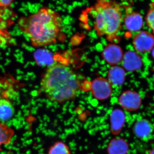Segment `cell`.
Wrapping results in <instances>:
<instances>
[{
  "label": "cell",
  "mask_w": 154,
  "mask_h": 154,
  "mask_svg": "<svg viewBox=\"0 0 154 154\" xmlns=\"http://www.w3.org/2000/svg\"><path fill=\"white\" fill-rule=\"evenodd\" d=\"M94 29L99 37L113 42L118 39L122 20L121 5L115 1L100 0L93 6Z\"/></svg>",
  "instance_id": "obj_3"
},
{
  "label": "cell",
  "mask_w": 154,
  "mask_h": 154,
  "mask_svg": "<svg viewBox=\"0 0 154 154\" xmlns=\"http://www.w3.org/2000/svg\"><path fill=\"white\" fill-rule=\"evenodd\" d=\"M118 102L119 105L125 110L135 111L140 108L142 99L137 92L128 90L124 91L119 96Z\"/></svg>",
  "instance_id": "obj_6"
},
{
  "label": "cell",
  "mask_w": 154,
  "mask_h": 154,
  "mask_svg": "<svg viewBox=\"0 0 154 154\" xmlns=\"http://www.w3.org/2000/svg\"><path fill=\"white\" fill-rule=\"evenodd\" d=\"M125 79V72L121 67L113 66L109 69L108 73V80L111 85H122Z\"/></svg>",
  "instance_id": "obj_15"
},
{
  "label": "cell",
  "mask_w": 154,
  "mask_h": 154,
  "mask_svg": "<svg viewBox=\"0 0 154 154\" xmlns=\"http://www.w3.org/2000/svg\"><path fill=\"white\" fill-rule=\"evenodd\" d=\"M8 32L3 30L2 28H0V44L6 41V38L8 36Z\"/></svg>",
  "instance_id": "obj_19"
},
{
  "label": "cell",
  "mask_w": 154,
  "mask_h": 154,
  "mask_svg": "<svg viewBox=\"0 0 154 154\" xmlns=\"http://www.w3.org/2000/svg\"><path fill=\"white\" fill-rule=\"evenodd\" d=\"M14 134V130L7 125L0 122V150L3 146L10 143Z\"/></svg>",
  "instance_id": "obj_16"
},
{
  "label": "cell",
  "mask_w": 154,
  "mask_h": 154,
  "mask_svg": "<svg viewBox=\"0 0 154 154\" xmlns=\"http://www.w3.org/2000/svg\"><path fill=\"white\" fill-rule=\"evenodd\" d=\"M126 14L124 18L125 28L130 32L139 31L143 26L142 16L137 12L133 11L130 8H126Z\"/></svg>",
  "instance_id": "obj_9"
},
{
  "label": "cell",
  "mask_w": 154,
  "mask_h": 154,
  "mask_svg": "<svg viewBox=\"0 0 154 154\" xmlns=\"http://www.w3.org/2000/svg\"><path fill=\"white\" fill-rule=\"evenodd\" d=\"M18 27L33 47L39 48L55 44L63 28L60 14L48 7L18 19Z\"/></svg>",
  "instance_id": "obj_1"
},
{
  "label": "cell",
  "mask_w": 154,
  "mask_h": 154,
  "mask_svg": "<svg viewBox=\"0 0 154 154\" xmlns=\"http://www.w3.org/2000/svg\"><path fill=\"white\" fill-rule=\"evenodd\" d=\"M129 146L126 141L121 138L112 140L108 145L107 151L109 154H126Z\"/></svg>",
  "instance_id": "obj_14"
},
{
  "label": "cell",
  "mask_w": 154,
  "mask_h": 154,
  "mask_svg": "<svg viewBox=\"0 0 154 154\" xmlns=\"http://www.w3.org/2000/svg\"><path fill=\"white\" fill-rule=\"evenodd\" d=\"M102 56L107 63L115 66L122 61L124 54L123 51L119 45L112 43L107 45L104 48Z\"/></svg>",
  "instance_id": "obj_8"
},
{
  "label": "cell",
  "mask_w": 154,
  "mask_h": 154,
  "mask_svg": "<svg viewBox=\"0 0 154 154\" xmlns=\"http://www.w3.org/2000/svg\"><path fill=\"white\" fill-rule=\"evenodd\" d=\"M48 154H71L68 146L63 142L57 141L49 149Z\"/></svg>",
  "instance_id": "obj_17"
},
{
  "label": "cell",
  "mask_w": 154,
  "mask_h": 154,
  "mask_svg": "<svg viewBox=\"0 0 154 154\" xmlns=\"http://www.w3.org/2000/svg\"><path fill=\"white\" fill-rule=\"evenodd\" d=\"M80 88L75 72L66 65L57 63L47 69L42 78L39 91L50 101L62 104L75 99Z\"/></svg>",
  "instance_id": "obj_2"
},
{
  "label": "cell",
  "mask_w": 154,
  "mask_h": 154,
  "mask_svg": "<svg viewBox=\"0 0 154 154\" xmlns=\"http://www.w3.org/2000/svg\"><path fill=\"white\" fill-rule=\"evenodd\" d=\"M133 131L137 137L141 140L147 141L151 137L154 131V127L147 119H141L135 122Z\"/></svg>",
  "instance_id": "obj_10"
},
{
  "label": "cell",
  "mask_w": 154,
  "mask_h": 154,
  "mask_svg": "<svg viewBox=\"0 0 154 154\" xmlns=\"http://www.w3.org/2000/svg\"><path fill=\"white\" fill-rule=\"evenodd\" d=\"M15 113V108L10 100L0 99V122H5L12 119Z\"/></svg>",
  "instance_id": "obj_13"
},
{
  "label": "cell",
  "mask_w": 154,
  "mask_h": 154,
  "mask_svg": "<svg viewBox=\"0 0 154 154\" xmlns=\"http://www.w3.org/2000/svg\"><path fill=\"white\" fill-rule=\"evenodd\" d=\"M19 82L12 76L0 77V99H6L14 96L17 94Z\"/></svg>",
  "instance_id": "obj_7"
},
{
  "label": "cell",
  "mask_w": 154,
  "mask_h": 154,
  "mask_svg": "<svg viewBox=\"0 0 154 154\" xmlns=\"http://www.w3.org/2000/svg\"><path fill=\"white\" fill-rule=\"evenodd\" d=\"M125 122V115L123 111L115 109L110 116V129L112 133L118 134L121 132Z\"/></svg>",
  "instance_id": "obj_12"
},
{
  "label": "cell",
  "mask_w": 154,
  "mask_h": 154,
  "mask_svg": "<svg viewBox=\"0 0 154 154\" xmlns=\"http://www.w3.org/2000/svg\"><path fill=\"white\" fill-rule=\"evenodd\" d=\"M91 90L93 96L97 100L107 99L112 94V85L108 79L102 77L94 79L91 83Z\"/></svg>",
  "instance_id": "obj_4"
},
{
  "label": "cell",
  "mask_w": 154,
  "mask_h": 154,
  "mask_svg": "<svg viewBox=\"0 0 154 154\" xmlns=\"http://www.w3.org/2000/svg\"><path fill=\"white\" fill-rule=\"evenodd\" d=\"M122 61L124 68L131 71L140 68L142 66L140 57L137 53L132 51H128L125 53Z\"/></svg>",
  "instance_id": "obj_11"
},
{
  "label": "cell",
  "mask_w": 154,
  "mask_h": 154,
  "mask_svg": "<svg viewBox=\"0 0 154 154\" xmlns=\"http://www.w3.org/2000/svg\"><path fill=\"white\" fill-rule=\"evenodd\" d=\"M147 25L151 30L154 36V2H152L146 17Z\"/></svg>",
  "instance_id": "obj_18"
},
{
  "label": "cell",
  "mask_w": 154,
  "mask_h": 154,
  "mask_svg": "<svg viewBox=\"0 0 154 154\" xmlns=\"http://www.w3.org/2000/svg\"><path fill=\"white\" fill-rule=\"evenodd\" d=\"M153 51V55L154 57V48H153V49L152 50Z\"/></svg>",
  "instance_id": "obj_22"
},
{
  "label": "cell",
  "mask_w": 154,
  "mask_h": 154,
  "mask_svg": "<svg viewBox=\"0 0 154 154\" xmlns=\"http://www.w3.org/2000/svg\"><path fill=\"white\" fill-rule=\"evenodd\" d=\"M13 1H0V6L5 8H10Z\"/></svg>",
  "instance_id": "obj_20"
},
{
  "label": "cell",
  "mask_w": 154,
  "mask_h": 154,
  "mask_svg": "<svg viewBox=\"0 0 154 154\" xmlns=\"http://www.w3.org/2000/svg\"><path fill=\"white\" fill-rule=\"evenodd\" d=\"M133 45L137 52H150L154 48L153 34L146 30L139 31L134 37Z\"/></svg>",
  "instance_id": "obj_5"
},
{
  "label": "cell",
  "mask_w": 154,
  "mask_h": 154,
  "mask_svg": "<svg viewBox=\"0 0 154 154\" xmlns=\"http://www.w3.org/2000/svg\"><path fill=\"white\" fill-rule=\"evenodd\" d=\"M149 154H154V147L149 152Z\"/></svg>",
  "instance_id": "obj_21"
}]
</instances>
